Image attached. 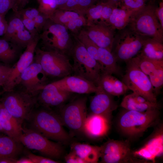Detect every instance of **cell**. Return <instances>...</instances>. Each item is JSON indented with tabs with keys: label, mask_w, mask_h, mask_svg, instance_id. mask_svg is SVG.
Segmentation results:
<instances>
[{
	"label": "cell",
	"mask_w": 163,
	"mask_h": 163,
	"mask_svg": "<svg viewBox=\"0 0 163 163\" xmlns=\"http://www.w3.org/2000/svg\"><path fill=\"white\" fill-rule=\"evenodd\" d=\"M43 107L36 110L34 108L31 113L28 119L30 121V128L62 144L69 143L71 137L64 128L60 117Z\"/></svg>",
	"instance_id": "1"
},
{
	"label": "cell",
	"mask_w": 163,
	"mask_h": 163,
	"mask_svg": "<svg viewBox=\"0 0 163 163\" xmlns=\"http://www.w3.org/2000/svg\"><path fill=\"white\" fill-rule=\"evenodd\" d=\"M39 34L43 50L56 52L69 56L73 37L65 27L55 23L49 18Z\"/></svg>",
	"instance_id": "2"
},
{
	"label": "cell",
	"mask_w": 163,
	"mask_h": 163,
	"mask_svg": "<svg viewBox=\"0 0 163 163\" xmlns=\"http://www.w3.org/2000/svg\"><path fill=\"white\" fill-rule=\"evenodd\" d=\"M72 35L74 43L69 56L73 61V73L74 75L84 78L98 86L102 73L100 65L89 53L76 36Z\"/></svg>",
	"instance_id": "3"
},
{
	"label": "cell",
	"mask_w": 163,
	"mask_h": 163,
	"mask_svg": "<svg viewBox=\"0 0 163 163\" xmlns=\"http://www.w3.org/2000/svg\"><path fill=\"white\" fill-rule=\"evenodd\" d=\"M0 102L7 110L22 125L28 120L37 103L38 94L24 89L4 92Z\"/></svg>",
	"instance_id": "4"
},
{
	"label": "cell",
	"mask_w": 163,
	"mask_h": 163,
	"mask_svg": "<svg viewBox=\"0 0 163 163\" xmlns=\"http://www.w3.org/2000/svg\"><path fill=\"white\" fill-rule=\"evenodd\" d=\"M152 8H141L131 15L127 26L136 34L146 38L154 39L163 43V29Z\"/></svg>",
	"instance_id": "5"
},
{
	"label": "cell",
	"mask_w": 163,
	"mask_h": 163,
	"mask_svg": "<svg viewBox=\"0 0 163 163\" xmlns=\"http://www.w3.org/2000/svg\"><path fill=\"white\" fill-rule=\"evenodd\" d=\"M159 109L156 108L144 112L126 110L119 118V128L127 136L139 135L156 123L159 117Z\"/></svg>",
	"instance_id": "6"
},
{
	"label": "cell",
	"mask_w": 163,
	"mask_h": 163,
	"mask_svg": "<svg viewBox=\"0 0 163 163\" xmlns=\"http://www.w3.org/2000/svg\"><path fill=\"white\" fill-rule=\"evenodd\" d=\"M34 59L39 63L47 76L62 78L73 73L69 56L59 53L36 48Z\"/></svg>",
	"instance_id": "7"
},
{
	"label": "cell",
	"mask_w": 163,
	"mask_h": 163,
	"mask_svg": "<svg viewBox=\"0 0 163 163\" xmlns=\"http://www.w3.org/2000/svg\"><path fill=\"white\" fill-rule=\"evenodd\" d=\"M125 74L122 81L129 90L149 101L157 103V95L148 75L142 72L131 60L126 62Z\"/></svg>",
	"instance_id": "8"
},
{
	"label": "cell",
	"mask_w": 163,
	"mask_h": 163,
	"mask_svg": "<svg viewBox=\"0 0 163 163\" xmlns=\"http://www.w3.org/2000/svg\"><path fill=\"white\" fill-rule=\"evenodd\" d=\"M20 142L27 148L37 150L47 157L58 159L62 157L64 150L62 144L50 140L40 133L31 128L22 129Z\"/></svg>",
	"instance_id": "9"
},
{
	"label": "cell",
	"mask_w": 163,
	"mask_h": 163,
	"mask_svg": "<svg viewBox=\"0 0 163 163\" xmlns=\"http://www.w3.org/2000/svg\"><path fill=\"white\" fill-rule=\"evenodd\" d=\"M123 30L117 39L114 38L113 46L114 49L113 52L111 53L117 61L126 62L139 53L146 37L140 36L128 28Z\"/></svg>",
	"instance_id": "10"
},
{
	"label": "cell",
	"mask_w": 163,
	"mask_h": 163,
	"mask_svg": "<svg viewBox=\"0 0 163 163\" xmlns=\"http://www.w3.org/2000/svg\"><path fill=\"white\" fill-rule=\"evenodd\" d=\"M87 100L85 97L76 98L64 106L61 110L60 117L64 126L74 133L82 132L87 117Z\"/></svg>",
	"instance_id": "11"
},
{
	"label": "cell",
	"mask_w": 163,
	"mask_h": 163,
	"mask_svg": "<svg viewBox=\"0 0 163 163\" xmlns=\"http://www.w3.org/2000/svg\"><path fill=\"white\" fill-rule=\"evenodd\" d=\"M101 147L100 158L101 163H129L135 161L133 157L134 155L127 141L110 139Z\"/></svg>",
	"instance_id": "12"
},
{
	"label": "cell",
	"mask_w": 163,
	"mask_h": 163,
	"mask_svg": "<svg viewBox=\"0 0 163 163\" xmlns=\"http://www.w3.org/2000/svg\"><path fill=\"white\" fill-rule=\"evenodd\" d=\"M39 40V34L35 36L27 45L18 61L11 67L9 77L3 87L4 92L14 89L18 85L21 74L34 61L35 50Z\"/></svg>",
	"instance_id": "13"
},
{
	"label": "cell",
	"mask_w": 163,
	"mask_h": 163,
	"mask_svg": "<svg viewBox=\"0 0 163 163\" xmlns=\"http://www.w3.org/2000/svg\"><path fill=\"white\" fill-rule=\"evenodd\" d=\"M47 77L40 64L34 59L21 74L18 85H22L27 91L38 94L46 85Z\"/></svg>",
	"instance_id": "14"
},
{
	"label": "cell",
	"mask_w": 163,
	"mask_h": 163,
	"mask_svg": "<svg viewBox=\"0 0 163 163\" xmlns=\"http://www.w3.org/2000/svg\"><path fill=\"white\" fill-rule=\"evenodd\" d=\"M84 28L90 38L98 47L112 52L115 38L114 30L101 21L87 25Z\"/></svg>",
	"instance_id": "15"
},
{
	"label": "cell",
	"mask_w": 163,
	"mask_h": 163,
	"mask_svg": "<svg viewBox=\"0 0 163 163\" xmlns=\"http://www.w3.org/2000/svg\"><path fill=\"white\" fill-rule=\"evenodd\" d=\"M58 88L71 93L88 94L95 93L99 89L93 82L81 77L69 75L52 82Z\"/></svg>",
	"instance_id": "16"
},
{
	"label": "cell",
	"mask_w": 163,
	"mask_h": 163,
	"mask_svg": "<svg viewBox=\"0 0 163 163\" xmlns=\"http://www.w3.org/2000/svg\"><path fill=\"white\" fill-rule=\"evenodd\" d=\"M34 37L25 28L21 20L15 16L8 23L2 38L21 48L26 47Z\"/></svg>",
	"instance_id": "17"
},
{
	"label": "cell",
	"mask_w": 163,
	"mask_h": 163,
	"mask_svg": "<svg viewBox=\"0 0 163 163\" xmlns=\"http://www.w3.org/2000/svg\"><path fill=\"white\" fill-rule=\"evenodd\" d=\"M72 93L58 88L51 83L45 85L39 91L37 102L47 108L60 106L68 100Z\"/></svg>",
	"instance_id": "18"
},
{
	"label": "cell",
	"mask_w": 163,
	"mask_h": 163,
	"mask_svg": "<svg viewBox=\"0 0 163 163\" xmlns=\"http://www.w3.org/2000/svg\"><path fill=\"white\" fill-rule=\"evenodd\" d=\"M110 117L91 113L87 116L85 121L82 132L93 139L101 138L108 133L110 126Z\"/></svg>",
	"instance_id": "19"
},
{
	"label": "cell",
	"mask_w": 163,
	"mask_h": 163,
	"mask_svg": "<svg viewBox=\"0 0 163 163\" xmlns=\"http://www.w3.org/2000/svg\"><path fill=\"white\" fill-rule=\"evenodd\" d=\"M92 98L90 109L91 113L111 117L117 105L113 96L106 92L101 85L98 90Z\"/></svg>",
	"instance_id": "20"
},
{
	"label": "cell",
	"mask_w": 163,
	"mask_h": 163,
	"mask_svg": "<svg viewBox=\"0 0 163 163\" xmlns=\"http://www.w3.org/2000/svg\"><path fill=\"white\" fill-rule=\"evenodd\" d=\"M0 121L4 134L20 142L23 133L22 125L7 111L0 102Z\"/></svg>",
	"instance_id": "21"
},
{
	"label": "cell",
	"mask_w": 163,
	"mask_h": 163,
	"mask_svg": "<svg viewBox=\"0 0 163 163\" xmlns=\"http://www.w3.org/2000/svg\"><path fill=\"white\" fill-rule=\"evenodd\" d=\"M163 136L162 132L157 134L143 147L133 152L134 155L155 162L156 158L163 153Z\"/></svg>",
	"instance_id": "22"
},
{
	"label": "cell",
	"mask_w": 163,
	"mask_h": 163,
	"mask_svg": "<svg viewBox=\"0 0 163 163\" xmlns=\"http://www.w3.org/2000/svg\"><path fill=\"white\" fill-rule=\"evenodd\" d=\"M120 106L126 110L139 112L159 109L160 107V105L158 103L151 102L134 92L126 95L123 98Z\"/></svg>",
	"instance_id": "23"
},
{
	"label": "cell",
	"mask_w": 163,
	"mask_h": 163,
	"mask_svg": "<svg viewBox=\"0 0 163 163\" xmlns=\"http://www.w3.org/2000/svg\"><path fill=\"white\" fill-rule=\"evenodd\" d=\"M71 151L75 153L85 163H97L101 156V147L80 142H73Z\"/></svg>",
	"instance_id": "24"
},
{
	"label": "cell",
	"mask_w": 163,
	"mask_h": 163,
	"mask_svg": "<svg viewBox=\"0 0 163 163\" xmlns=\"http://www.w3.org/2000/svg\"><path fill=\"white\" fill-rule=\"evenodd\" d=\"M99 85L106 92L115 96L123 95L129 90L122 81L112 75L105 73H101Z\"/></svg>",
	"instance_id": "25"
},
{
	"label": "cell",
	"mask_w": 163,
	"mask_h": 163,
	"mask_svg": "<svg viewBox=\"0 0 163 163\" xmlns=\"http://www.w3.org/2000/svg\"><path fill=\"white\" fill-rule=\"evenodd\" d=\"M98 55L102 73L122 76V69L111 52L105 48L98 47Z\"/></svg>",
	"instance_id": "26"
},
{
	"label": "cell",
	"mask_w": 163,
	"mask_h": 163,
	"mask_svg": "<svg viewBox=\"0 0 163 163\" xmlns=\"http://www.w3.org/2000/svg\"><path fill=\"white\" fill-rule=\"evenodd\" d=\"M22 145L7 135H0V159L9 158L17 159L23 150Z\"/></svg>",
	"instance_id": "27"
},
{
	"label": "cell",
	"mask_w": 163,
	"mask_h": 163,
	"mask_svg": "<svg viewBox=\"0 0 163 163\" xmlns=\"http://www.w3.org/2000/svg\"><path fill=\"white\" fill-rule=\"evenodd\" d=\"M138 54L154 60H163V43L152 38H146Z\"/></svg>",
	"instance_id": "28"
},
{
	"label": "cell",
	"mask_w": 163,
	"mask_h": 163,
	"mask_svg": "<svg viewBox=\"0 0 163 163\" xmlns=\"http://www.w3.org/2000/svg\"><path fill=\"white\" fill-rule=\"evenodd\" d=\"M135 11L114 8L109 18L108 24L114 30H122L127 26L130 16Z\"/></svg>",
	"instance_id": "29"
},
{
	"label": "cell",
	"mask_w": 163,
	"mask_h": 163,
	"mask_svg": "<svg viewBox=\"0 0 163 163\" xmlns=\"http://www.w3.org/2000/svg\"><path fill=\"white\" fill-rule=\"evenodd\" d=\"M20 48L3 38L0 39V62L9 65L17 58Z\"/></svg>",
	"instance_id": "30"
},
{
	"label": "cell",
	"mask_w": 163,
	"mask_h": 163,
	"mask_svg": "<svg viewBox=\"0 0 163 163\" xmlns=\"http://www.w3.org/2000/svg\"><path fill=\"white\" fill-rule=\"evenodd\" d=\"M130 59L148 76L156 69L163 67V60H154L143 57L139 54Z\"/></svg>",
	"instance_id": "31"
},
{
	"label": "cell",
	"mask_w": 163,
	"mask_h": 163,
	"mask_svg": "<svg viewBox=\"0 0 163 163\" xmlns=\"http://www.w3.org/2000/svg\"><path fill=\"white\" fill-rule=\"evenodd\" d=\"M91 2V0H69L66 3L57 8L74 11L85 17Z\"/></svg>",
	"instance_id": "32"
},
{
	"label": "cell",
	"mask_w": 163,
	"mask_h": 163,
	"mask_svg": "<svg viewBox=\"0 0 163 163\" xmlns=\"http://www.w3.org/2000/svg\"><path fill=\"white\" fill-rule=\"evenodd\" d=\"M82 16L74 11L57 8L49 19L55 23L64 26L70 21Z\"/></svg>",
	"instance_id": "33"
},
{
	"label": "cell",
	"mask_w": 163,
	"mask_h": 163,
	"mask_svg": "<svg viewBox=\"0 0 163 163\" xmlns=\"http://www.w3.org/2000/svg\"><path fill=\"white\" fill-rule=\"evenodd\" d=\"M74 35L82 43L89 53L99 63L98 47L90 38L84 28L77 34Z\"/></svg>",
	"instance_id": "34"
},
{
	"label": "cell",
	"mask_w": 163,
	"mask_h": 163,
	"mask_svg": "<svg viewBox=\"0 0 163 163\" xmlns=\"http://www.w3.org/2000/svg\"><path fill=\"white\" fill-rule=\"evenodd\" d=\"M103 6L102 5H98L93 7H90L88 9L85 16L87 21V25L100 21Z\"/></svg>",
	"instance_id": "35"
},
{
	"label": "cell",
	"mask_w": 163,
	"mask_h": 163,
	"mask_svg": "<svg viewBox=\"0 0 163 163\" xmlns=\"http://www.w3.org/2000/svg\"><path fill=\"white\" fill-rule=\"evenodd\" d=\"M148 76L157 96L163 85V67L156 69Z\"/></svg>",
	"instance_id": "36"
},
{
	"label": "cell",
	"mask_w": 163,
	"mask_h": 163,
	"mask_svg": "<svg viewBox=\"0 0 163 163\" xmlns=\"http://www.w3.org/2000/svg\"><path fill=\"white\" fill-rule=\"evenodd\" d=\"M87 25L85 17L82 16L70 21L64 26L68 30L72 33V34L76 35Z\"/></svg>",
	"instance_id": "37"
},
{
	"label": "cell",
	"mask_w": 163,
	"mask_h": 163,
	"mask_svg": "<svg viewBox=\"0 0 163 163\" xmlns=\"http://www.w3.org/2000/svg\"><path fill=\"white\" fill-rule=\"evenodd\" d=\"M38 10L49 18L57 8L56 0H41Z\"/></svg>",
	"instance_id": "38"
},
{
	"label": "cell",
	"mask_w": 163,
	"mask_h": 163,
	"mask_svg": "<svg viewBox=\"0 0 163 163\" xmlns=\"http://www.w3.org/2000/svg\"><path fill=\"white\" fill-rule=\"evenodd\" d=\"M39 13L38 9L31 8H24L14 13L15 16L21 19L23 18L33 19Z\"/></svg>",
	"instance_id": "39"
},
{
	"label": "cell",
	"mask_w": 163,
	"mask_h": 163,
	"mask_svg": "<svg viewBox=\"0 0 163 163\" xmlns=\"http://www.w3.org/2000/svg\"><path fill=\"white\" fill-rule=\"evenodd\" d=\"M9 65L0 62V86L2 87L7 82L11 71Z\"/></svg>",
	"instance_id": "40"
},
{
	"label": "cell",
	"mask_w": 163,
	"mask_h": 163,
	"mask_svg": "<svg viewBox=\"0 0 163 163\" xmlns=\"http://www.w3.org/2000/svg\"><path fill=\"white\" fill-rule=\"evenodd\" d=\"M27 156L29 158L33 163H58L60 161L36 155L30 152H27Z\"/></svg>",
	"instance_id": "41"
},
{
	"label": "cell",
	"mask_w": 163,
	"mask_h": 163,
	"mask_svg": "<svg viewBox=\"0 0 163 163\" xmlns=\"http://www.w3.org/2000/svg\"><path fill=\"white\" fill-rule=\"evenodd\" d=\"M17 0H0V15L5 17L11 9H12Z\"/></svg>",
	"instance_id": "42"
},
{
	"label": "cell",
	"mask_w": 163,
	"mask_h": 163,
	"mask_svg": "<svg viewBox=\"0 0 163 163\" xmlns=\"http://www.w3.org/2000/svg\"><path fill=\"white\" fill-rule=\"evenodd\" d=\"M49 18L48 16L40 13L33 19L35 28L39 34L41 32L43 28Z\"/></svg>",
	"instance_id": "43"
},
{
	"label": "cell",
	"mask_w": 163,
	"mask_h": 163,
	"mask_svg": "<svg viewBox=\"0 0 163 163\" xmlns=\"http://www.w3.org/2000/svg\"><path fill=\"white\" fill-rule=\"evenodd\" d=\"M25 28L34 36L39 34L37 32L35 27L33 19L23 18L21 19Z\"/></svg>",
	"instance_id": "44"
},
{
	"label": "cell",
	"mask_w": 163,
	"mask_h": 163,
	"mask_svg": "<svg viewBox=\"0 0 163 163\" xmlns=\"http://www.w3.org/2000/svg\"><path fill=\"white\" fill-rule=\"evenodd\" d=\"M126 6L129 9L137 10L142 7L144 5L143 0H124Z\"/></svg>",
	"instance_id": "45"
},
{
	"label": "cell",
	"mask_w": 163,
	"mask_h": 163,
	"mask_svg": "<svg viewBox=\"0 0 163 163\" xmlns=\"http://www.w3.org/2000/svg\"><path fill=\"white\" fill-rule=\"evenodd\" d=\"M114 8L109 5H104L100 21L104 22L108 24V22L109 18Z\"/></svg>",
	"instance_id": "46"
},
{
	"label": "cell",
	"mask_w": 163,
	"mask_h": 163,
	"mask_svg": "<svg viewBox=\"0 0 163 163\" xmlns=\"http://www.w3.org/2000/svg\"><path fill=\"white\" fill-rule=\"evenodd\" d=\"M66 162L67 163H85L75 153L71 151L64 157Z\"/></svg>",
	"instance_id": "47"
},
{
	"label": "cell",
	"mask_w": 163,
	"mask_h": 163,
	"mask_svg": "<svg viewBox=\"0 0 163 163\" xmlns=\"http://www.w3.org/2000/svg\"><path fill=\"white\" fill-rule=\"evenodd\" d=\"M29 0H17L12 9L15 13L23 8L28 3Z\"/></svg>",
	"instance_id": "48"
},
{
	"label": "cell",
	"mask_w": 163,
	"mask_h": 163,
	"mask_svg": "<svg viewBox=\"0 0 163 163\" xmlns=\"http://www.w3.org/2000/svg\"><path fill=\"white\" fill-rule=\"evenodd\" d=\"M8 23L5 17L0 15V36L5 34L8 27Z\"/></svg>",
	"instance_id": "49"
},
{
	"label": "cell",
	"mask_w": 163,
	"mask_h": 163,
	"mask_svg": "<svg viewBox=\"0 0 163 163\" xmlns=\"http://www.w3.org/2000/svg\"><path fill=\"white\" fill-rule=\"evenodd\" d=\"M155 12L161 27L163 29V7L162 5L158 9L155 10Z\"/></svg>",
	"instance_id": "50"
},
{
	"label": "cell",
	"mask_w": 163,
	"mask_h": 163,
	"mask_svg": "<svg viewBox=\"0 0 163 163\" xmlns=\"http://www.w3.org/2000/svg\"><path fill=\"white\" fill-rule=\"evenodd\" d=\"M16 163H33L28 157H23L16 160Z\"/></svg>",
	"instance_id": "51"
},
{
	"label": "cell",
	"mask_w": 163,
	"mask_h": 163,
	"mask_svg": "<svg viewBox=\"0 0 163 163\" xmlns=\"http://www.w3.org/2000/svg\"><path fill=\"white\" fill-rule=\"evenodd\" d=\"M17 159L5 158L0 159V163H16Z\"/></svg>",
	"instance_id": "52"
},
{
	"label": "cell",
	"mask_w": 163,
	"mask_h": 163,
	"mask_svg": "<svg viewBox=\"0 0 163 163\" xmlns=\"http://www.w3.org/2000/svg\"><path fill=\"white\" fill-rule=\"evenodd\" d=\"M69 0H56V2L57 5V8L65 4Z\"/></svg>",
	"instance_id": "53"
},
{
	"label": "cell",
	"mask_w": 163,
	"mask_h": 163,
	"mask_svg": "<svg viewBox=\"0 0 163 163\" xmlns=\"http://www.w3.org/2000/svg\"><path fill=\"white\" fill-rule=\"evenodd\" d=\"M0 133H3L4 134L3 131V129H2V128L1 126L0 121Z\"/></svg>",
	"instance_id": "54"
},
{
	"label": "cell",
	"mask_w": 163,
	"mask_h": 163,
	"mask_svg": "<svg viewBox=\"0 0 163 163\" xmlns=\"http://www.w3.org/2000/svg\"><path fill=\"white\" fill-rule=\"evenodd\" d=\"M112 0L114 1H118V0Z\"/></svg>",
	"instance_id": "55"
},
{
	"label": "cell",
	"mask_w": 163,
	"mask_h": 163,
	"mask_svg": "<svg viewBox=\"0 0 163 163\" xmlns=\"http://www.w3.org/2000/svg\"><path fill=\"white\" fill-rule=\"evenodd\" d=\"M41 0H37L38 2H39Z\"/></svg>",
	"instance_id": "56"
}]
</instances>
